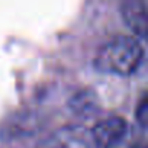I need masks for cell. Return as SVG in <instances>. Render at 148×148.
<instances>
[{
  "mask_svg": "<svg viewBox=\"0 0 148 148\" xmlns=\"http://www.w3.org/2000/svg\"><path fill=\"white\" fill-rule=\"evenodd\" d=\"M144 60V47L131 35H118L108 41L96 54L95 67L99 71L129 76Z\"/></svg>",
  "mask_w": 148,
  "mask_h": 148,
  "instance_id": "1",
  "label": "cell"
},
{
  "mask_svg": "<svg viewBox=\"0 0 148 148\" xmlns=\"http://www.w3.org/2000/svg\"><path fill=\"white\" fill-rule=\"evenodd\" d=\"M126 131L128 123L123 118L109 116L96 122L90 131V139L97 148H113L123 139Z\"/></svg>",
  "mask_w": 148,
  "mask_h": 148,
  "instance_id": "2",
  "label": "cell"
},
{
  "mask_svg": "<svg viewBox=\"0 0 148 148\" xmlns=\"http://www.w3.org/2000/svg\"><path fill=\"white\" fill-rule=\"evenodd\" d=\"M135 116H136V121L139 122V125L142 128H145L147 126V122H148V100H147L145 96L139 100V103L136 106Z\"/></svg>",
  "mask_w": 148,
  "mask_h": 148,
  "instance_id": "4",
  "label": "cell"
},
{
  "mask_svg": "<svg viewBox=\"0 0 148 148\" xmlns=\"http://www.w3.org/2000/svg\"><path fill=\"white\" fill-rule=\"evenodd\" d=\"M121 13L128 28L141 38H145L148 28L147 0H119Z\"/></svg>",
  "mask_w": 148,
  "mask_h": 148,
  "instance_id": "3",
  "label": "cell"
}]
</instances>
